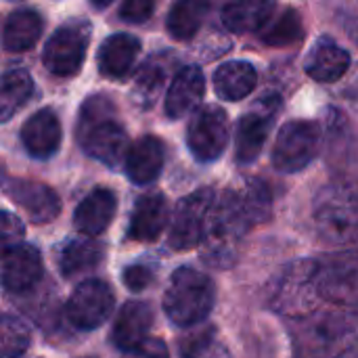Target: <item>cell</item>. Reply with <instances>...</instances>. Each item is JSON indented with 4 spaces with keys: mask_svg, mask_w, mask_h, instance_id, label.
Listing matches in <instances>:
<instances>
[{
    "mask_svg": "<svg viewBox=\"0 0 358 358\" xmlns=\"http://www.w3.org/2000/svg\"><path fill=\"white\" fill-rule=\"evenodd\" d=\"M317 260H298L287 264L271 287V306L289 321L319 310Z\"/></svg>",
    "mask_w": 358,
    "mask_h": 358,
    "instance_id": "cell-6",
    "label": "cell"
},
{
    "mask_svg": "<svg viewBox=\"0 0 358 358\" xmlns=\"http://www.w3.org/2000/svg\"><path fill=\"white\" fill-rule=\"evenodd\" d=\"M214 283L197 268L180 266L174 271L164 294V310L178 327H191L208 319L214 308Z\"/></svg>",
    "mask_w": 358,
    "mask_h": 358,
    "instance_id": "cell-5",
    "label": "cell"
},
{
    "mask_svg": "<svg viewBox=\"0 0 358 358\" xmlns=\"http://www.w3.org/2000/svg\"><path fill=\"white\" fill-rule=\"evenodd\" d=\"M122 281L124 285L130 289V292H143L151 281H153V273L147 268V266H128L122 275Z\"/></svg>",
    "mask_w": 358,
    "mask_h": 358,
    "instance_id": "cell-37",
    "label": "cell"
},
{
    "mask_svg": "<svg viewBox=\"0 0 358 358\" xmlns=\"http://www.w3.org/2000/svg\"><path fill=\"white\" fill-rule=\"evenodd\" d=\"M342 25L346 27L348 36L352 38V42L358 46V17H352V15H346L342 19Z\"/></svg>",
    "mask_w": 358,
    "mask_h": 358,
    "instance_id": "cell-38",
    "label": "cell"
},
{
    "mask_svg": "<svg viewBox=\"0 0 358 358\" xmlns=\"http://www.w3.org/2000/svg\"><path fill=\"white\" fill-rule=\"evenodd\" d=\"M117 210V199L109 189L90 191L73 212V227L80 235L96 237L107 231Z\"/></svg>",
    "mask_w": 358,
    "mask_h": 358,
    "instance_id": "cell-17",
    "label": "cell"
},
{
    "mask_svg": "<svg viewBox=\"0 0 358 358\" xmlns=\"http://www.w3.org/2000/svg\"><path fill=\"white\" fill-rule=\"evenodd\" d=\"M315 224L329 243L358 245V180H340L319 193Z\"/></svg>",
    "mask_w": 358,
    "mask_h": 358,
    "instance_id": "cell-4",
    "label": "cell"
},
{
    "mask_svg": "<svg viewBox=\"0 0 358 358\" xmlns=\"http://www.w3.org/2000/svg\"><path fill=\"white\" fill-rule=\"evenodd\" d=\"M113 306H115V296L111 287L105 281L88 279L73 289L71 298L67 300L65 313L71 325L90 331L101 327L111 317Z\"/></svg>",
    "mask_w": 358,
    "mask_h": 358,
    "instance_id": "cell-12",
    "label": "cell"
},
{
    "mask_svg": "<svg viewBox=\"0 0 358 358\" xmlns=\"http://www.w3.org/2000/svg\"><path fill=\"white\" fill-rule=\"evenodd\" d=\"M122 358H170V355H168V348L162 340H155V338L149 340L147 338L138 346L126 350Z\"/></svg>",
    "mask_w": 358,
    "mask_h": 358,
    "instance_id": "cell-36",
    "label": "cell"
},
{
    "mask_svg": "<svg viewBox=\"0 0 358 358\" xmlns=\"http://www.w3.org/2000/svg\"><path fill=\"white\" fill-rule=\"evenodd\" d=\"M153 325V310L147 302H126L113 323L111 340L124 352L138 346L147 340V334Z\"/></svg>",
    "mask_w": 358,
    "mask_h": 358,
    "instance_id": "cell-22",
    "label": "cell"
},
{
    "mask_svg": "<svg viewBox=\"0 0 358 358\" xmlns=\"http://www.w3.org/2000/svg\"><path fill=\"white\" fill-rule=\"evenodd\" d=\"M166 84V65H159L157 61H147L143 69L138 71L136 84H134V99L141 107H151L162 92Z\"/></svg>",
    "mask_w": 358,
    "mask_h": 358,
    "instance_id": "cell-32",
    "label": "cell"
},
{
    "mask_svg": "<svg viewBox=\"0 0 358 358\" xmlns=\"http://www.w3.org/2000/svg\"><path fill=\"white\" fill-rule=\"evenodd\" d=\"M141 42L130 34H111L99 48V71L105 78H122L130 71Z\"/></svg>",
    "mask_w": 358,
    "mask_h": 358,
    "instance_id": "cell-23",
    "label": "cell"
},
{
    "mask_svg": "<svg viewBox=\"0 0 358 358\" xmlns=\"http://www.w3.org/2000/svg\"><path fill=\"white\" fill-rule=\"evenodd\" d=\"M279 107L281 99L277 94H268L239 120L235 136V151L239 164H252L260 155Z\"/></svg>",
    "mask_w": 358,
    "mask_h": 358,
    "instance_id": "cell-13",
    "label": "cell"
},
{
    "mask_svg": "<svg viewBox=\"0 0 358 358\" xmlns=\"http://www.w3.org/2000/svg\"><path fill=\"white\" fill-rule=\"evenodd\" d=\"M164 157H166V149L157 136L147 134L138 138L132 147H128L124 159L128 178L136 185H151L162 174Z\"/></svg>",
    "mask_w": 358,
    "mask_h": 358,
    "instance_id": "cell-20",
    "label": "cell"
},
{
    "mask_svg": "<svg viewBox=\"0 0 358 358\" xmlns=\"http://www.w3.org/2000/svg\"><path fill=\"white\" fill-rule=\"evenodd\" d=\"M103 260V248L90 239H73L57 254V264L63 277H76L92 271Z\"/></svg>",
    "mask_w": 358,
    "mask_h": 358,
    "instance_id": "cell-27",
    "label": "cell"
},
{
    "mask_svg": "<svg viewBox=\"0 0 358 358\" xmlns=\"http://www.w3.org/2000/svg\"><path fill=\"white\" fill-rule=\"evenodd\" d=\"M229 115L218 105H206L197 109L189 122L187 145L195 159L214 162L229 145Z\"/></svg>",
    "mask_w": 358,
    "mask_h": 358,
    "instance_id": "cell-10",
    "label": "cell"
},
{
    "mask_svg": "<svg viewBox=\"0 0 358 358\" xmlns=\"http://www.w3.org/2000/svg\"><path fill=\"white\" fill-rule=\"evenodd\" d=\"M321 128L310 120L287 122L273 147V166L283 174L302 172L319 153Z\"/></svg>",
    "mask_w": 358,
    "mask_h": 358,
    "instance_id": "cell-8",
    "label": "cell"
},
{
    "mask_svg": "<svg viewBox=\"0 0 358 358\" xmlns=\"http://www.w3.org/2000/svg\"><path fill=\"white\" fill-rule=\"evenodd\" d=\"M31 344L27 325L15 317H0V358H21Z\"/></svg>",
    "mask_w": 358,
    "mask_h": 358,
    "instance_id": "cell-31",
    "label": "cell"
},
{
    "mask_svg": "<svg viewBox=\"0 0 358 358\" xmlns=\"http://www.w3.org/2000/svg\"><path fill=\"white\" fill-rule=\"evenodd\" d=\"M88 36V25L84 23H69L59 27L44 46V67L59 78L76 76L86 57Z\"/></svg>",
    "mask_w": 358,
    "mask_h": 358,
    "instance_id": "cell-11",
    "label": "cell"
},
{
    "mask_svg": "<svg viewBox=\"0 0 358 358\" xmlns=\"http://www.w3.org/2000/svg\"><path fill=\"white\" fill-rule=\"evenodd\" d=\"M208 4L203 2H178L172 6L166 27L174 40H191L203 23L208 13Z\"/></svg>",
    "mask_w": 358,
    "mask_h": 358,
    "instance_id": "cell-29",
    "label": "cell"
},
{
    "mask_svg": "<svg viewBox=\"0 0 358 358\" xmlns=\"http://www.w3.org/2000/svg\"><path fill=\"white\" fill-rule=\"evenodd\" d=\"M206 94V78L203 71L195 65H187L182 67L166 94V113L172 120H180L185 115H189L193 109H197V105L201 103Z\"/></svg>",
    "mask_w": 358,
    "mask_h": 358,
    "instance_id": "cell-18",
    "label": "cell"
},
{
    "mask_svg": "<svg viewBox=\"0 0 358 358\" xmlns=\"http://www.w3.org/2000/svg\"><path fill=\"white\" fill-rule=\"evenodd\" d=\"M275 8L273 2H233L222 8V23L235 34L260 31L268 25Z\"/></svg>",
    "mask_w": 358,
    "mask_h": 358,
    "instance_id": "cell-26",
    "label": "cell"
},
{
    "mask_svg": "<svg viewBox=\"0 0 358 358\" xmlns=\"http://www.w3.org/2000/svg\"><path fill=\"white\" fill-rule=\"evenodd\" d=\"M23 235H25L23 222L10 212H0V258L13 254L21 245Z\"/></svg>",
    "mask_w": 358,
    "mask_h": 358,
    "instance_id": "cell-34",
    "label": "cell"
},
{
    "mask_svg": "<svg viewBox=\"0 0 358 358\" xmlns=\"http://www.w3.org/2000/svg\"><path fill=\"white\" fill-rule=\"evenodd\" d=\"M0 187L4 191V195L8 199H13V203L23 208L25 214L38 224L55 220L57 214L61 212L59 195L42 182L0 176Z\"/></svg>",
    "mask_w": 358,
    "mask_h": 358,
    "instance_id": "cell-14",
    "label": "cell"
},
{
    "mask_svg": "<svg viewBox=\"0 0 358 358\" xmlns=\"http://www.w3.org/2000/svg\"><path fill=\"white\" fill-rule=\"evenodd\" d=\"M248 229L250 222L237 191H224L214 199L208 214L201 239V258L216 268L233 266Z\"/></svg>",
    "mask_w": 358,
    "mask_h": 358,
    "instance_id": "cell-2",
    "label": "cell"
},
{
    "mask_svg": "<svg viewBox=\"0 0 358 358\" xmlns=\"http://www.w3.org/2000/svg\"><path fill=\"white\" fill-rule=\"evenodd\" d=\"M155 4L149 0H128L120 6V17L126 23H145L153 15Z\"/></svg>",
    "mask_w": 358,
    "mask_h": 358,
    "instance_id": "cell-35",
    "label": "cell"
},
{
    "mask_svg": "<svg viewBox=\"0 0 358 358\" xmlns=\"http://www.w3.org/2000/svg\"><path fill=\"white\" fill-rule=\"evenodd\" d=\"M258 84V71L248 61H229L214 73V90L224 101H241Z\"/></svg>",
    "mask_w": 358,
    "mask_h": 358,
    "instance_id": "cell-24",
    "label": "cell"
},
{
    "mask_svg": "<svg viewBox=\"0 0 358 358\" xmlns=\"http://www.w3.org/2000/svg\"><path fill=\"white\" fill-rule=\"evenodd\" d=\"M340 358H358V344H355L348 352H344Z\"/></svg>",
    "mask_w": 358,
    "mask_h": 358,
    "instance_id": "cell-39",
    "label": "cell"
},
{
    "mask_svg": "<svg viewBox=\"0 0 358 358\" xmlns=\"http://www.w3.org/2000/svg\"><path fill=\"white\" fill-rule=\"evenodd\" d=\"M168 220H170V208L166 197L162 193L143 195L132 210L128 235L134 241H145V243L155 241L168 227Z\"/></svg>",
    "mask_w": 358,
    "mask_h": 358,
    "instance_id": "cell-21",
    "label": "cell"
},
{
    "mask_svg": "<svg viewBox=\"0 0 358 358\" xmlns=\"http://www.w3.org/2000/svg\"><path fill=\"white\" fill-rule=\"evenodd\" d=\"M243 206V212L248 216L250 227L266 222L273 214V195L271 189L266 187V182L252 178L248 180V185L243 187V191L237 193Z\"/></svg>",
    "mask_w": 358,
    "mask_h": 358,
    "instance_id": "cell-30",
    "label": "cell"
},
{
    "mask_svg": "<svg viewBox=\"0 0 358 358\" xmlns=\"http://www.w3.org/2000/svg\"><path fill=\"white\" fill-rule=\"evenodd\" d=\"M304 67L313 80L323 84H334L346 76L350 67V55L336 40L323 36L313 44Z\"/></svg>",
    "mask_w": 358,
    "mask_h": 358,
    "instance_id": "cell-19",
    "label": "cell"
},
{
    "mask_svg": "<svg viewBox=\"0 0 358 358\" xmlns=\"http://www.w3.org/2000/svg\"><path fill=\"white\" fill-rule=\"evenodd\" d=\"M214 199L216 195L212 189H199L178 201L168 231V243L172 250L187 252L201 243Z\"/></svg>",
    "mask_w": 358,
    "mask_h": 358,
    "instance_id": "cell-9",
    "label": "cell"
},
{
    "mask_svg": "<svg viewBox=\"0 0 358 358\" xmlns=\"http://www.w3.org/2000/svg\"><path fill=\"white\" fill-rule=\"evenodd\" d=\"M61 122L52 109H40L21 126V143L31 157L46 159L57 153L61 145Z\"/></svg>",
    "mask_w": 358,
    "mask_h": 358,
    "instance_id": "cell-16",
    "label": "cell"
},
{
    "mask_svg": "<svg viewBox=\"0 0 358 358\" xmlns=\"http://www.w3.org/2000/svg\"><path fill=\"white\" fill-rule=\"evenodd\" d=\"M78 143L84 153L109 168H117L128 153V134L107 96H90L78 120Z\"/></svg>",
    "mask_w": 358,
    "mask_h": 358,
    "instance_id": "cell-1",
    "label": "cell"
},
{
    "mask_svg": "<svg viewBox=\"0 0 358 358\" xmlns=\"http://www.w3.org/2000/svg\"><path fill=\"white\" fill-rule=\"evenodd\" d=\"M302 36V19L298 10H285L273 25L264 27L262 40L271 46H285L292 44L296 40H300Z\"/></svg>",
    "mask_w": 358,
    "mask_h": 358,
    "instance_id": "cell-33",
    "label": "cell"
},
{
    "mask_svg": "<svg viewBox=\"0 0 358 358\" xmlns=\"http://www.w3.org/2000/svg\"><path fill=\"white\" fill-rule=\"evenodd\" d=\"M42 273L44 264L40 252L34 245H19L13 254L4 258L0 283L10 294H25L38 285Z\"/></svg>",
    "mask_w": 358,
    "mask_h": 358,
    "instance_id": "cell-15",
    "label": "cell"
},
{
    "mask_svg": "<svg viewBox=\"0 0 358 358\" xmlns=\"http://www.w3.org/2000/svg\"><path fill=\"white\" fill-rule=\"evenodd\" d=\"M317 292L321 302L358 313L357 252H340L317 260Z\"/></svg>",
    "mask_w": 358,
    "mask_h": 358,
    "instance_id": "cell-7",
    "label": "cell"
},
{
    "mask_svg": "<svg viewBox=\"0 0 358 358\" xmlns=\"http://www.w3.org/2000/svg\"><path fill=\"white\" fill-rule=\"evenodd\" d=\"M298 358H340L355 346L352 323L338 313H313L289 325Z\"/></svg>",
    "mask_w": 358,
    "mask_h": 358,
    "instance_id": "cell-3",
    "label": "cell"
},
{
    "mask_svg": "<svg viewBox=\"0 0 358 358\" xmlns=\"http://www.w3.org/2000/svg\"><path fill=\"white\" fill-rule=\"evenodd\" d=\"M42 17L31 8H19L8 15L2 31V46L8 52L29 50L42 34Z\"/></svg>",
    "mask_w": 358,
    "mask_h": 358,
    "instance_id": "cell-25",
    "label": "cell"
},
{
    "mask_svg": "<svg viewBox=\"0 0 358 358\" xmlns=\"http://www.w3.org/2000/svg\"><path fill=\"white\" fill-rule=\"evenodd\" d=\"M34 92V80L23 69L6 71L0 78V122L10 120Z\"/></svg>",
    "mask_w": 358,
    "mask_h": 358,
    "instance_id": "cell-28",
    "label": "cell"
}]
</instances>
